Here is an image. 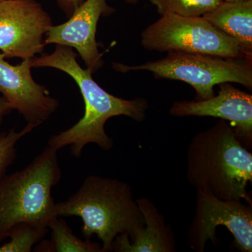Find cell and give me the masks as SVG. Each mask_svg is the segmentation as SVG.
Listing matches in <instances>:
<instances>
[{
	"mask_svg": "<svg viewBox=\"0 0 252 252\" xmlns=\"http://www.w3.org/2000/svg\"><path fill=\"white\" fill-rule=\"evenodd\" d=\"M203 16L234 39L245 56L252 58V0L221 1L215 9Z\"/></svg>",
	"mask_w": 252,
	"mask_h": 252,
	"instance_id": "4fadbf2b",
	"label": "cell"
},
{
	"mask_svg": "<svg viewBox=\"0 0 252 252\" xmlns=\"http://www.w3.org/2000/svg\"><path fill=\"white\" fill-rule=\"evenodd\" d=\"M0 53V93L13 110H16L27 124L38 127L49 119L59 106L45 86L37 84L32 76L31 59L12 65Z\"/></svg>",
	"mask_w": 252,
	"mask_h": 252,
	"instance_id": "9c48e42d",
	"label": "cell"
},
{
	"mask_svg": "<svg viewBox=\"0 0 252 252\" xmlns=\"http://www.w3.org/2000/svg\"><path fill=\"white\" fill-rule=\"evenodd\" d=\"M52 18L36 0L0 1V51L6 59H32L42 54Z\"/></svg>",
	"mask_w": 252,
	"mask_h": 252,
	"instance_id": "52a82bcc",
	"label": "cell"
},
{
	"mask_svg": "<svg viewBox=\"0 0 252 252\" xmlns=\"http://www.w3.org/2000/svg\"><path fill=\"white\" fill-rule=\"evenodd\" d=\"M48 230L26 223L18 225L10 234L9 243L0 247V252H31L33 246L44 238Z\"/></svg>",
	"mask_w": 252,
	"mask_h": 252,
	"instance_id": "2e32d148",
	"label": "cell"
},
{
	"mask_svg": "<svg viewBox=\"0 0 252 252\" xmlns=\"http://www.w3.org/2000/svg\"><path fill=\"white\" fill-rule=\"evenodd\" d=\"M220 1H240V0H220Z\"/></svg>",
	"mask_w": 252,
	"mask_h": 252,
	"instance_id": "44dd1931",
	"label": "cell"
},
{
	"mask_svg": "<svg viewBox=\"0 0 252 252\" xmlns=\"http://www.w3.org/2000/svg\"><path fill=\"white\" fill-rule=\"evenodd\" d=\"M51 239L41 242L34 251L46 252H104L102 247L91 240H81L74 234L62 219L55 217L50 221Z\"/></svg>",
	"mask_w": 252,
	"mask_h": 252,
	"instance_id": "5bb4252c",
	"label": "cell"
},
{
	"mask_svg": "<svg viewBox=\"0 0 252 252\" xmlns=\"http://www.w3.org/2000/svg\"><path fill=\"white\" fill-rule=\"evenodd\" d=\"M77 58L72 48L56 44L52 54H42L31 59V66L59 69L72 77L77 84L85 104L84 116L67 130L51 136L48 146L58 151L70 146L71 154L79 158L89 144H97L104 151L110 150L114 143L106 133V122L119 116L143 122L149 103L141 97L125 99L109 94L94 80L91 69L79 65Z\"/></svg>",
	"mask_w": 252,
	"mask_h": 252,
	"instance_id": "6da1fadb",
	"label": "cell"
},
{
	"mask_svg": "<svg viewBox=\"0 0 252 252\" xmlns=\"http://www.w3.org/2000/svg\"><path fill=\"white\" fill-rule=\"evenodd\" d=\"M141 43L144 49L160 53L177 51L225 59L248 57L234 39L203 16L162 15L142 32Z\"/></svg>",
	"mask_w": 252,
	"mask_h": 252,
	"instance_id": "8992f818",
	"label": "cell"
},
{
	"mask_svg": "<svg viewBox=\"0 0 252 252\" xmlns=\"http://www.w3.org/2000/svg\"><path fill=\"white\" fill-rule=\"evenodd\" d=\"M3 1V0H0V1Z\"/></svg>",
	"mask_w": 252,
	"mask_h": 252,
	"instance_id": "7402d4cb",
	"label": "cell"
},
{
	"mask_svg": "<svg viewBox=\"0 0 252 252\" xmlns=\"http://www.w3.org/2000/svg\"><path fill=\"white\" fill-rule=\"evenodd\" d=\"M57 152L47 145L22 170L0 177V243L18 225L49 228L58 217L52 197L62 175Z\"/></svg>",
	"mask_w": 252,
	"mask_h": 252,
	"instance_id": "277c9868",
	"label": "cell"
},
{
	"mask_svg": "<svg viewBox=\"0 0 252 252\" xmlns=\"http://www.w3.org/2000/svg\"><path fill=\"white\" fill-rule=\"evenodd\" d=\"M196 202L195 217L187 233L192 250L203 252L207 240H215L217 226L223 225L233 235L242 251L252 252V204L220 200L199 190Z\"/></svg>",
	"mask_w": 252,
	"mask_h": 252,
	"instance_id": "ba28073f",
	"label": "cell"
},
{
	"mask_svg": "<svg viewBox=\"0 0 252 252\" xmlns=\"http://www.w3.org/2000/svg\"><path fill=\"white\" fill-rule=\"evenodd\" d=\"M117 72L147 71L157 79L183 81L196 93L195 100H204L215 95L214 87L223 83H235L251 89L252 58L225 59L219 56L191 53H167L164 59L137 65L113 63Z\"/></svg>",
	"mask_w": 252,
	"mask_h": 252,
	"instance_id": "5b68a950",
	"label": "cell"
},
{
	"mask_svg": "<svg viewBox=\"0 0 252 252\" xmlns=\"http://www.w3.org/2000/svg\"><path fill=\"white\" fill-rule=\"evenodd\" d=\"M187 177L199 191L223 200L250 203L252 155L224 120L194 136L187 150Z\"/></svg>",
	"mask_w": 252,
	"mask_h": 252,
	"instance_id": "7a4b0ae2",
	"label": "cell"
},
{
	"mask_svg": "<svg viewBox=\"0 0 252 252\" xmlns=\"http://www.w3.org/2000/svg\"><path fill=\"white\" fill-rule=\"evenodd\" d=\"M114 11L107 0H85L67 22L50 28L44 39L45 45L59 44L76 49L88 69L97 72L104 64L96 41L97 24L101 17Z\"/></svg>",
	"mask_w": 252,
	"mask_h": 252,
	"instance_id": "30bf717a",
	"label": "cell"
},
{
	"mask_svg": "<svg viewBox=\"0 0 252 252\" xmlns=\"http://www.w3.org/2000/svg\"><path fill=\"white\" fill-rule=\"evenodd\" d=\"M124 2L127 3L128 4L135 5L139 2V0H123Z\"/></svg>",
	"mask_w": 252,
	"mask_h": 252,
	"instance_id": "ffe728a7",
	"label": "cell"
},
{
	"mask_svg": "<svg viewBox=\"0 0 252 252\" xmlns=\"http://www.w3.org/2000/svg\"><path fill=\"white\" fill-rule=\"evenodd\" d=\"M55 1L66 16L69 18L85 0H55Z\"/></svg>",
	"mask_w": 252,
	"mask_h": 252,
	"instance_id": "ac0fdd59",
	"label": "cell"
},
{
	"mask_svg": "<svg viewBox=\"0 0 252 252\" xmlns=\"http://www.w3.org/2000/svg\"><path fill=\"white\" fill-rule=\"evenodd\" d=\"M13 110L8 101L4 97H0V124L6 115L10 114Z\"/></svg>",
	"mask_w": 252,
	"mask_h": 252,
	"instance_id": "d6986e66",
	"label": "cell"
},
{
	"mask_svg": "<svg viewBox=\"0 0 252 252\" xmlns=\"http://www.w3.org/2000/svg\"><path fill=\"white\" fill-rule=\"evenodd\" d=\"M143 215L144 224L132 238L120 235L114 240L112 251L120 252H170L175 243L164 219L152 202L146 198L136 200Z\"/></svg>",
	"mask_w": 252,
	"mask_h": 252,
	"instance_id": "7c38bea8",
	"label": "cell"
},
{
	"mask_svg": "<svg viewBox=\"0 0 252 252\" xmlns=\"http://www.w3.org/2000/svg\"><path fill=\"white\" fill-rule=\"evenodd\" d=\"M217 95L204 100L178 101L170 107L177 117H210L229 122L243 146L252 144V95L237 89L231 83L220 85Z\"/></svg>",
	"mask_w": 252,
	"mask_h": 252,
	"instance_id": "8fae6325",
	"label": "cell"
},
{
	"mask_svg": "<svg viewBox=\"0 0 252 252\" xmlns=\"http://www.w3.org/2000/svg\"><path fill=\"white\" fill-rule=\"evenodd\" d=\"M34 128L35 126L27 124L21 130L16 131L13 128L9 132L0 134V177L6 173L8 168L16 160L17 157L16 147L18 141Z\"/></svg>",
	"mask_w": 252,
	"mask_h": 252,
	"instance_id": "e0dca14e",
	"label": "cell"
},
{
	"mask_svg": "<svg viewBox=\"0 0 252 252\" xmlns=\"http://www.w3.org/2000/svg\"><path fill=\"white\" fill-rule=\"evenodd\" d=\"M160 16L177 14L186 17L203 16L218 6L220 0H149Z\"/></svg>",
	"mask_w": 252,
	"mask_h": 252,
	"instance_id": "9a60e30c",
	"label": "cell"
},
{
	"mask_svg": "<svg viewBox=\"0 0 252 252\" xmlns=\"http://www.w3.org/2000/svg\"><path fill=\"white\" fill-rule=\"evenodd\" d=\"M56 209L58 217H80L83 236L91 240L97 235L104 252L112 251L117 236L127 235L131 239L145 224L130 186L99 176L86 177L77 191L56 203Z\"/></svg>",
	"mask_w": 252,
	"mask_h": 252,
	"instance_id": "3957f363",
	"label": "cell"
}]
</instances>
